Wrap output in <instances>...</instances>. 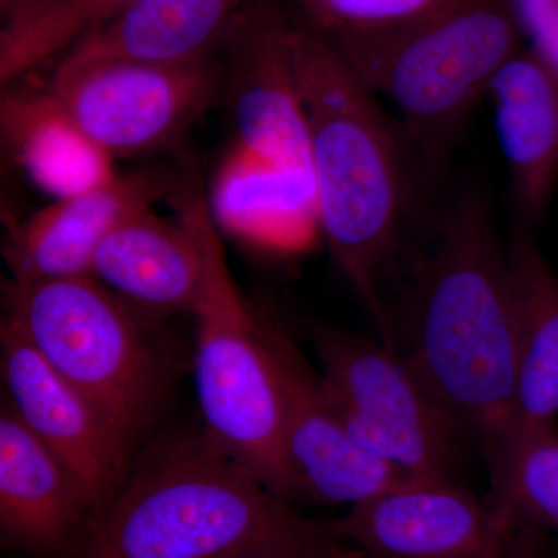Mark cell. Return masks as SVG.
I'll use <instances>...</instances> for the list:
<instances>
[{
  "label": "cell",
  "mask_w": 558,
  "mask_h": 558,
  "mask_svg": "<svg viewBox=\"0 0 558 558\" xmlns=\"http://www.w3.org/2000/svg\"><path fill=\"white\" fill-rule=\"evenodd\" d=\"M512 0H458L398 31L329 40L377 98L398 110L414 161H446L488 84L524 47Z\"/></svg>",
  "instance_id": "4"
},
{
  "label": "cell",
  "mask_w": 558,
  "mask_h": 558,
  "mask_svg": "<svg viewBox=\"0 0 558 558\" xmlns=\"http://www.w3.org/2000/svg\"><path fill=\"white\" fill-rule=\"evenodd\" d=\"M94 519V505L80 481L5 400L0 414L3 546L61 558L86 534Z\"/></svg>",
  "instance_id": "14"
},
{
  "label": "cell",
  "mask_w": 558,
  "mask_h": 558,
  "mask_svg": "<svg viewBox=\"0 0 558 558\" xmlns=\"http://www.w3.org/2000/svg\"><path fill=\"white\" fill-rule=\"evenodd\" d=\"M484 454L490 498L524 526L558 534L557 424L512 428Z\"/></svg>",
  "instance_id": "21"
},
{
  "label": "cell",
  "mask_w": 558,
  "mask_h": 558,
  "mask_svg": "<svg viewBox=\"0 0 558 558\" xmlns=\"http://www.w3.org/2000/svg\"><path fill=\"white\" fill-rule=\"evenodd\" d=\"M54 98L112 159L168 148L223 98L222 64L98 60L58 62Z\"/></svg>",
  "instance_id": "8"
},
{
  "label": "cell",
  "mask_w": 558,
  "mask_h": 558,
  "mask_svg": "<svg viewBox=\"0 0 558 558\" xmlns=\"http://www.w3.org/2000/svg\"><path fill=\"white\" fill-rule=\"evenodd\" d=\"M0 128L11 156L53 201L95 189L117 175L112 157L81 131L47 87H3Z\"/></svg>",
  "instance_id": "17"
},
{
  "label": "cell",
  "mask_w": 558,
  "mask_h": 558,
  "mask_svg": "<svg viewBox=\"0 0 558 558\" xmlns=\"http://www.w3.org/2000/svg\"><path fill=\"white\" fill-rule=\"evenodd\" d=\"M222 46L223 98L234 143L290 174L312 180L306 117L282 0H245Z\"/></svg>",
  "instance_id": "10"
},
{
  "label": "cell",
  "mask_w": 558,
  "mask_h": 558,
  "mask_svg": "<svg viewBox=\"0 0 558 558\" xmlns=\"http://www.w3.org/2000/svg\"><path fill=\"white\" fill-rule=\"evenodd\" d=\"M520 226L545 218L558 183V73L524 46L488 84Z\"/></svg>",
  "instance_id": "16"
},
{
  "label": "cell",
  "mask_w": 558,
  "mask_h": 558,
  "mask_svg": "<svg viewBox=\"0 0 558 558\" xmlns=\"http://www.w3.org/2000/svg\"><path fill=\"white\" fill-rule=\"evenodd\" d=\"M260 328L277 371L286 454L299 486V501L354 506L410 483L352 438L322 373L304 360L288 333L264 317Z\"/></svg>",
  "instance_id": "11"
},
{
  "label": "cell",
  "mask_w": 558,
  "mask_h": 558,
  "mask_svg": "<svg viewBox=\"0 0 558 558\" xmlns=\"http://www.w3.org/2000/svg\"><path fill=\"white\" fill-rule=\"evenodd\" d=\"M318 230L376 322L380 289L410 233L411 150L336 47L292 17Z\"/></svg>",
  "instance_id": "2"
},
{
  "label": "cell",
  "mask_w": 558,
  "mask_h": 558,
  "mask_svg": "<svg viewBox=\"0 0 558 558\" xmlns=\"http://www.w3.org/2000/svg\"><path fill=\"white\" fill-rule=\"evenodd\" d=\"M208 204L218 227L253 242L290 244L318 229L314 183L238 143L220 163Z\"/></svg>",
  "instance_id": "20"
},
{
  "label": "cell",
  "mask_w": 558,
  "mask_h": 558,
  "mask_svg": "<svg viewBox=\"0 0 558 558\" xmlns=\"http://www.w3.org/2000/svg\"><path fill=\"white\" fill-rule=\"evenodd\" d=\"M529 47L558 73V0H512Z\"/></svg>",
  "instance_id": "24"
},
{
  "label": "cell",
  "mask_w": 558,
  "mask_h": 558,
  "mask_svg": "<svg viewBox=\"0 0 558 558\" xmlns=\"http://www.w3.org/2000/svg\"><path fill=\"white\" fill-rule=\"evenodd\" d=\"M227 558H362L357 550L349 548L341 550H290L259 549L236 554Z\"/></svg>",
  "instance_id": "25"
},
{
  "label": "cell",
  "mask_w": 558,
  "mask_h": 558,
  "mask_svg": "<svg viewBox=\"0 0 558 558\" xmlns=\"http://www.w3.org/2000/svg\"><path fill=\"white\" fill-rule=\"evenodd\" d=\"M90 275L150 322L191 315L204 279L199 240L180 213L167 219L146 209L106 236Z\"/></svg>",
  "instance_id": "15"
},
{
  "label": "cell",
  "mask_w": 558,
  "mask_h": 558,
  "mask_svg": "<svg viewBox=\"0 0 558 558\" xmlns=\"http://www.w3.org/2000/svg\"><path fill=\"white\" fill-rule=\"evenodd\" d=\"M54 2H57V0H0L2 25L25 20V17L47 9V7Z\"/></svg>",
  "instance_id": "26"
},
{
  "label": "cell",
  "mask_w": 558,
  "mask_h": 558,
  "mask_svg": "<svg viewBox=\"0 0 558 558\" xmlns=\"http://www.w3.org/2000/svg\"><path fill=\"white\" fill-rule=\"evenodd\" d=\"M319 373L352 438L411 481L454 480L470 433L395 349L314 323Z\"/></svg>",
  "instance_id": "7"
},
{
  "label": "cell",
  "mask_w": 558,
  "mask_h": 558,
  "mask_svg": "<svg viewBox=\"0 0 558 558\" xmlns=\"http://www.w3.org/2000/svg\"><path fill=\"white\" fill-rule=\"evenodd\" d=\"M330 526L362 558H519L534 531L454 480L400 484Z\"/></svg>",
  "instance_id": "9"
},
{
  "label": "cell",
  "mask_w": 558,
  "mask_h": 558,
  "mask_svg": "<svg viewBox=\"0 0 558 558\" xmlns=\"http://www.w3.org/2000/svg\"><path fill=\"white\" fill-rule=\"evenodd\" d=\"M351 546L301 517L204 429L159 444L61 558H227L259 549Z\"/></svg>",
  "instance_id": "3"
},
{
  "label": "cell",
  "mask_w": 558,
  "mask_h": 558,
  "mask_svg": "<svg viewBox=\"0 0 558 558\" xmlns=\"http://www.w3.org/2000/svg\"><path fill=\"white\" fill-rule=\"evenodd\" d=\"M458 0H296V20L328 40L407 27Z\"/></svg>",
  "instance_id": "23"
},
{
  "label": "cell",
  "mask_w": 558,
  "mask_h": 558,
  "mask_svg": "<svg viewBox=\"0 0 558 558\" xmlns=\"http://www.w3.org/2000/svg\"><path fill=\"white\" fill-rule=\"evenodd\" d=\"M508 255L517 323L512 428L557 424L558 275L526 227L510 233Z\"/></svg>",
  "instance_id": "18"
},
{
  "label": "cell",
  "mask_w": 558,
  "mask_h": 558,
  "mask_svg": "<svg viewBox=\"0 0 558 558\" xmlns=\"http://www.w3.org/2000/svg\"><path fill=\"white\" fill-rule=\"evenodd\" d=\"M10 318L44 360L135 440L157 417L171 373L167 352L140 315L92 275L10 281Z\"/></svg>",
  "instance_id": "6"
},
{
  "label": "cell",
  "mask_w": 558,
  "mask_h": 558,
  "mask_svg": "<svg viewBox=\"0 0 558 558\" xmlns=\"http://www.w3.org/2000/svg\"><path fill=\"white\" fill-rule=\"evenodd\" d=\"M381 343L449 407L483 451L513 427L517 323L508 244L478 194L411 230L380 289Z\"/></svg>",
  "instance_id": "1"
},
{
  "label": "cell",
  "mask_w": 558,
  "mask_h": 558,
  "mask_svg": "<svg viewBox=\"0 0 558 558\" xmlns=\"http://www.w3.org/2000/svg\"><path fill=\"white\" fill-rule=\"evenodd\" d=\"M245 0H140L84 36L61 61L190 62L222 46Z\"/></svg>",
  "instance_id": "19"
},
{
  "label": "cell",
  "mask_w": 558,
  "mask_h": 558,
  "mask_svg": "<svg viewBox=\"0 0 558 558\" xmlns=\"http://www.w3.org/2000/svg\"><path fill=\"white\" fill-rule=\"evenodd\" d=\"M140 0H57L25 20L2 25L0 81L2 86L68 51L84 36L105 27Z\"/></svg>",
  "instance_id": "22"
},
{
  "label": "cell",
  "mask_w": 558,
  "mask_h": 558,
  "mask_svg": "<svg viewBox=\"0 0 558 558\" xmlns=\"http://www.w3.org/2000/svg\"><path fill=\"white\" fill-rule=\"evenodd\" d=\"M168 172L140 170L51 202L27 219L9 222L3 259L10 281L90 275L92 259L109 233L137 213L178 194Z\"/></svg>",
  "instance_id": "13"
},
{
  "label": "cell",
  "mask_w": 558,
  "mask_h": 558,
  "mask_svg": "<svg viewBox=\"0 0 558 558\" xmlns=\"http://www.w3.org/2000/svg\"><path fill=\"white\" fill-rule=\"evenodd\" d=\"M0 351L7 402L80 481L97 519L130 473L131 444L7 317L0 325Z\"/></svg>",
  "instance_id": "12"
},
{
  "label": "cell",
  "mask_w": 558,
  "mask_h": 558,
  "mask_svg": "<svg viewBox=\"0 0 558 558\" xmlns=\"http://www.w3.org/2000/svg\"><path fill=\"white\" fill-rule=\"evenodd\" d=\"M174 201L196 231L204 259L199 299L191 314L202 429L275 497L292 505L299 501V486L286 454L281 391L260 317L231 275L208 202L191 191Z\"/></svg>",
  "instance_id": "5"
}]
</instances>
